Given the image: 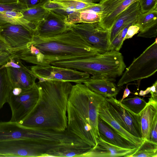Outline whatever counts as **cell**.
<instances>
[{
  "instance_id": "cell-1",
  "label": "cell",
  "mask_w": 157,
  "mask_h": 157,
  "mask_svg": "<svg viewBox=\"0 0 157 157\" xmlns=\"http://www.w3.org/2000/svg\"><path fill=\"white\" fill-rule=\"evenodd\" d=\"M37 102L20 123L36 129L63 131L67 129L68 97L72 86L70 82L39 79Z\"/></svg>"
},
{
  "instance_id": "cell-2",
  "label": "cell",
  "mask_w": 157,
  "mask_h": 157,
  "mask_svg": "<svg viewBox=\"0 0 157 157\" xmlns=\"http://www.w3.org/2000/svg\"><path fill=\"white\" fill-rule=\"evenodd\" d=\"M105 98L83 83L73 85L68 97L67 130L92 147L99 136V107Z\"/></svg>"
},
{
  "instance_id": "cell-3",
  "label": "cell",
  "mask_w": 157,
  "mask_h": 157,
  "mask_svg": "<svg viewBox=\"0 0 157 157\" xmlns=\"http://www.w3.org/2000/svg\"><path fill=\"white\" fill-rule=\"evenodd\" d=\"M32 44L44 55L43 65L55 61L92 56L100 53L71 30L49 38L34 36Z\"/></svg>"
},
{
  "instance_id": "cell-4",
  "label": "cell",
  "mask_w": 157,
  "mask_h": 157,
  "mask_svg": "<svg viewBox=\"0 0 157 157\" xmlns=\"http://www.w3.org/2000/svg\"><path fill=\"white\" fill-rule=\"evenodd\" d=\"M52 66L75 69L113 80L122 75L126 66L122 54L112 50L94 56L55 61Z\"/></svg>"
},
{
  "instance_id": "cell-5",
  "label": "cell",
  "mask_w": 157,
  "mask_h": 157,
  "mask_svg": "<svg viewBox=\"0 0 157 157\" xmlns=\"http://www.w3.org/2000/svg\"><path fill=\"white\" fill-rule=\"evenodd\" d=\"M157 71V40L138 57L135 59L123 73L117 86L124 85L135 81L148 78Z\"/></svg>"
},
{
  "instance_id": "cell-6",
  "label": "cell",
  "mask_w": 157,
  "mask_h": 157,
  "mask_svg": "<svg viewBox=\"0 0 157 157\" xmlns=\"http://www.w3.org/2000/svg\"><path fill=\"white\" fill-rule=\"evenodd\" d=\"M70 30L81 36L100 53L111 50L109 30L102 28L99 22L69 25Z\"/></svg>"
},
{
  "instance_id": "cell-7",
  "label": "cell",
  "mask_w": 157,
  "mask_h": 157,
  "mask_svg": "<svg viewBox=\"0 0 157 157\" xmlns=\"http://www.w3.org/2000/svg\"><path fill=\"white\" fill-rule=\"evenodd\" d=\"M39 79L83 83L90 77L87 73L50 64L28 67Z\"/></svg>"
},
{
  "instance_id": "cell-8",
  "label": "cell",
  "mask_w": 157,
  "mask_h": 157,
  "mask_svg": "<svg viewBox=\"0 0 157 157\" xmlns=\"http://www.w3.org/2000/svg\"><path fill=\"white\" fill-rule=\"evenodd\" d=\"M39 97L36 83L30 89L17 94L11 93L7 102L11 111L10 121L20 123L28 116L36 104Z\"/></svg>"
},
{
  "instance_id": "cell-9",
  "label": "cell",
  "mask_w": 157,
  "mask_h": 157,
  "mask_svg": "<svg viewBox=\"0 0 157 157\" xmlns=\"http://www.w3.org/2000/svg\"><path fill=\"white\" fill-rule=\"evenodd\" d=\"M105 101L109 112L116 121L131 134L142 138L139 114L131 111L116 98H106Z\"/></svg>"
},
{
  "instance_id": "cell-10",
  "label": "cell",
  "mask_w": 157,
  "mask_h": 157,
  "mask_svg": "<svg viewBox=\"0 0 157 157\" xmlns=\"http://www.w3.org/2000/svg\"><path fill=\"white\" fill-rule=\"evenodd\" d=\"M33 31L21 25L6 24L0 26V36L12 52L28 47L32 44Z\"/></svg>"
},
{
  "instance_id": "cell-11",
  "label": "cell",
  "mask_w": 157,
  "mask_h": 157,
  "mask_svg": "<svg viewBox=\"0 0 157 157\" xmlns=\"http://www.w3.org/2000/svg\"><path fill=\"white\" fill-rule=\"evenodd\" d=\"M70 30L65 17L52 11L49 12L38 25L34 36L42 38H49Z\"/></svg>"
},
{
  "instance_id": "cell-12",
  "label": "cell",
  "mask_w": 157,
  "mask_h": 157,
  "mask_svg": "<svg viewBox=\"0 0 157 157\" xmlns=\"http://www.w3.org/2000/svg\"><path fill=\"white\" fill-rule=\"evenodd\" d=\"M137 148L132 149L120 147L102 140L98 136L96 145L82 155V157H129Z\"/></svg>"
},
{
  "instance_id": "cell-13",
  "label": "cell",
  "mask_w": 157,
  "mask_h": 157,
  "mask_svg": "<svg viewBox=\"0 0 157 157\" xmlns=\"http://www.w3.org/2000/svg\"><path fill=\"white\" fill-rule=\"evenodd\" d=\"M6 67L13 89L19 88L24 91L30 89L36 84L37 78L28 67Z\"/></svg>"
},
{
  "instance_id": "cell-14",
  "label": "cell",
  "mask_w": 157,
  "mask_h": 157,
  "mask_svg": "<svg viewBox=\"0 0 157 157\" xmlns=\"http://www.w3.org/2000/svg\"><path fill=\"white\" fill-rule=\"evenodd\" d=\"M98 129L99 136L106 142L124 148L132 149L137 148L99 117Z\"/></svg>"
},
{
  "instance_id": "cell-15",
  "label": "cell",
  "mask_w": 157,
  "mask_h": 157,
  "mask_svg": "<svg viewBox=\"0 0 157 157\" xmlns=\"http://www.w3.org/2000/svg\"><path fill=\"white\" fill-rule=\"evenodd\" d=\"M141 12L138 1L131 4L122 12L109 30L110 42L121 30L131 23L135 22Z\"/></svg>"
},
{
  "instance_id": "cell-16",
  "label": "cell",
  "mask_w": 157,
  "mask_h": 157,
  "mask_svg": "<svg viewBox=\"0 0 157 157\" xmlns=\"http://www.w3.org/2000/svg\"><path fill=\"white\" fill-rule=\"evenodd\" d=\"M113 80L101 76H92L83 83L91 90L107 98H116L119 90Z\"/></svg>"
},
{
  "instance_id": "cell-17",
  "label": "cell",
  "mask_w": 157,
  "mask_h": 157,
  "mask_svg": "<svg viewBox=\"0 0 157 157\" xmlns=\"http://www.w3.org/2000/svg\"><path fill=\"white\" fill-rule=\"evenodd\" d=\"M157 4L145 13L138 15L135 24L139 27L137 36L146 38L155 37L157 35Z\"/></svg>"
},
{
  "instance_id": "cell-18",
  "label": "cell",
  "mask_w": 157,
  "mask_h": 157,
  "mask_svg": "<svg viewBox=\"0 0 157 157\" xmlns=\"http://www.w3.org/2000/svg\"><path fill=\"white\" fill-rule=\"evenodd\" d=\"M142 139L147 140L151 128L156 117H157V101L151 98L145 107L140 113Z\"/></svg>"
},
{
  "instance_id": "cell-19",
  "label": "cell",
  "mask_w": 157,
  "mask_h": 157,
  "mask_svg": "<svg viewBox=\"0 0 157 157\" xmlns=\"http://www.w3.org/2000/svg\"><path fill=\"white\" fill-rule=\"evenodd\" d=\"M99 117L137 147L142 144L143 140L142 138L137 137L129 133L124 129L114 119L108 110L105 99L101 103L100 106Z\"/></svg>"
},
{
  "instance_id": "cell-20",
  "label": "cell",
  "mask_w": 157,
  "mask_h": 157,
  "mask_svg": "<svg viewBox=\"0 0 157 157\" xmlns=\"http://www.w3.org/2000/svg\"><path fill=\"white\" fill-rule=\"evenodd\" d=\"M11 54L12 58H17L35 65L44 64V55L32 44L23 49L12 52Z\"/></svg>"
},
{
  "instance_id": "cell-21",
  "label": "cell",
  "mask_w": 157,
  "mask_h": 157,
  "mask_svg": "<svg viewBox=\"0 0 157 157\" xmlns=\"http://www.w3.org/2000/svg\"><path fill=\"white\" fill-rule=\"evenodd\" d=\"M8 23L21 25L34 33L36 30L35 28L31 24L23 18L21 12H0V26Z\"/></svg>"
},
{
  "instance_id": "cell-22",
  "label": "cell",
  "mask_w": 157,
  "mask_h": 157,
  "mask_svg": "<svg viewBox=\"0 0 157 157\" xmlns=\"http://www.w3.org/2000/svg\"><path fill=\"white\" fill-rule=\"evenodd\" d=\"M49 11L42 6H40L27 8L20 12L22 13L23 18L31 24L36 30L40 22L44 18Z\"/></svg>"
},
{
  "instance_id": "cell-23",
  "label": "cell",
  "mask_w": 157,
  "mask_h": 157,
  "mask_svg": "<svg viewBox=\"0 0 157 157\" xmlns=\"http://www.w3.org/2000/svg\"><path fill=\"white\" fill-rule=\"evenodd\" d=\"M0 67V109L5 103L7 102L9 97L13 89L6 67L1 68Z\"/></svg>"
},
{
  "instance_id": "cell-24",
  "label": "cell",
  "mask_w": 157,
  "mask_h": 157,
  "mask_svg": "<svg viewBox=\"0 0 157 157\" xmlns=\"http://www.w3.org/2000/svg\"><path fill=\"white\" fill-rule=\"evenodd\" d=\"M138 0H124L108 16L99 22L103 29L110 30L119 15L127 7Z\"/></svg>"
},
{
  "instance_id": "cell-25",
  "label": "cell",
  "mask_w": 157,
  "mask_h": 157,
  "mask_svg": "<svg viewBox=\"0 0 157 157\" xmlns=\"http://www.w3.org/2000/svg\"><path fill=\"white\" fill-rule=\"evenodd\" d=\"M157 143L147 139L144 140L141 144L129 157H157Z\"/></svg>"
},
{
  "instance_id": "cell-26",
  "label": "cell",
  "mask_w": 157,
  "mask_h": 157,
  "mask_svg": "<svg viewBox=\"0 0 157 157\" xmlns=\"http://www.w3.org/2000/svg\"><path fill=\"white\" fill-rule=\"evenodd\" d=\"M120 102L123 106L137 114H139L147 104L143 98H142L137 96L126 98Z\"/></svg>"
},
{
  "instance_id": "cell-27",
  "label": "cell",
  "mask_w": 157,
  "mask_h": 157,
  "mask_svg": "<svg viewBox=\"0 0 157 157\" xmlns=\"http://www.w3.org/2000/svg\"><path fill=\"white\" fill-rule=\"evenodd\" d=\"M58 2L67 8L75 11H80L95 3H89L78 0H53Z\"/></svg>"
},
{
  "instance_id": "cell-28",
  "label": "cell",
  "mask_w": 157,
  "mask_h": 157,
  "mask_svg": "<svg viewBox=\"0 0 157 157\" xmlns=\"http://www.w3.org/2000/svg\"><path fill=\"white\" fill-rule=\"evenodd\" d=\"M80 23H91L99 22L102 18V14L90 10L79 11Z\"/></svg>"
},
{
  "instance_id": "cell-29",
  "label": "cell",
  "mask_w": 157,
  "mask_h": 157,
  "mask_svg": "<svg viewBox=\"0 0 157 157\" xmlns=\"http://www.w3.org/2000/svg\"><path fill=\"white\" fill-rule=\"evenodd\" d=\"M135 22L131 23L121 30L115 37L110 43L111 50L119 51L121 48L124 41V39L126 35L128 29L131 25L135 23Z\"/></svg>"
},
{
  "instance_id": "cell-30",
  "label": "cell",
  "mask_w": 157,
  "mask_h": 157,
  "mask_svg": "<svg viewBox=\"0 0 157 157\" xmlns=\"http://www.w3.org/2000/svg\"><path fill=\"white\" fill-rule=\"evenodd\" d=\"M124 0H100L99 3L103 8L102 18L109 15Z\"/></svg>"
},
{
  "instance_id": "cell-31",
  "label": "cell",
  "mask_w": 157,
  "mask_h": 157,
  "mask_svg": "<svg viewBox=\"0 0 157 157\" xmlns=\"http://www.w3.org/2000/svg\"><path fill=\"white\" fill-rule=\"evenodd\" d=\"M27 7L21 2L13 3H0V12L16 11L20 12Z\"/></svg>"
},
{
  "instance_id": "cell-32",
  "label": "cell",
  "mask_w": 157,
  "mask_h": 157,
  "mask_svg": "<svg viewBox=\"0 0 157 157\" xmlns=\"http://www.w3.org/2000/svg\"><path fill=\"white\" fill-rule=\"evenodd\" d=\"M141 13H145L151 10L157 4V0H138Z\"/></svg>"
},
{
  "instance_id": "cell-33",
  "label": "cell",
  "mask_w": 157,
  "mask_h": 157,
  "mask_svg": "<svg viewBox=\"0 0 157 157\" xmlns=\"http://www.w3.org/2000/svg\"><path fill=\"white\" fill-rule=\"evenodd\" d=\"M48 11L59 9H66L67 7L62 4L53 0H50L41 6Z\"/></svg>"
},
{
  "instance_id": "cell-34",
  "label": "cell",
  "mask_w": 157,
  "mask_h": 157,
  "mask_svg": "<svg viewBox=\"0 0 157 157\" xmlns=\"http://www.w3.org/2000/svg\"><path fill=\"white\" fill-rule=\"evenodd\" d=\"M50 0H22L21 2L26 6L27 8L41 6Z\"/></svg>"
},
{
  "instance_id": "cell-35",
  "label": "cell",
  "mask_w": 157,
  "mask_h": 157,
  "mask_svg": "<svg viewBox=\"0 0 157 157\" xmlns=\"http://www.w3.org/2000/svg\"><path fill=\"white\" fill-rule=\"evenodd\" d=\"M147 140L157 143V117L155 119L151 127Z\"/></svg>"
},
{
  "instance_id": "cell-36",
  "label": "cell",
  "mask_w": 157,
  "mask_h": 157,
  "mask_svg": "<svg viewBox=\"0 0 157 157\" xmlns=\"http://www.w3.org/2000/svg\"><path fill=\"white\" fill-rule=\"evenodd\" d=\"M157 81L156 80L151 86L147 88L145 90H140L139 95L144 96L150 93L151 94V96L156 97L157 96Z\"/></svg>"
},
{
  "instance_id": "cell-37",
  "label": "cell",
  "mask_w": 157,
  "mask_h": 157,
  "mask_svg": "<svg viewBox=\"0 0 157 157\" xmlns=\"http://www.w3.org/2000/svg\"><path fill=\"white\" fill-rule=\"evenodd\" d=\"M139 26L135 24L130 25L128 29L124 40L132 38L135 34H137L139 32Z\"/></svg>"
},
{
  "instance_id": "cell-38",
  "label": "cell",
  "mask_w": 157,
  "mask_h": 157,
  "mask_svg": "<svg viewBox=\"0 0 157 157\" xmlns=\"http://www.w3.org/2000/svg\"><path fill=\"white\" fill-rule=\"evenodd\" d=\"M90 10L97 13L102 14L103 12V8L102 5L99 3H95L94 5L89 6L82 10Z\"/></svg>"
},
{
  "instance_id": "cell-39",
  "label": "cell",
  "mask_w": 157,
  "mask_h": 157,
  "mask_svg": "<svg viewBox=\"0 0 157 157\" xmlns=\"http://www.w3.org/2000/svg\"><path fill=\"white\" fill-rule=\"evenodd\" d=\"M11 56L10 53L0 52V67L10 61Z\"/></svg>"
},
{
  "instance_id": "cell-40",
  "label": "cell",
  "mask_w": 157,
  "mask_h": 157,
  "mask_svg": "<svg viewBox=\"0 0 157 157\" xmlns=\"http://www.w3.org/2000/svg\"><path fill=\"white\" fill-rule=\"evenodd\" d=\"M0 52H7L11 53L10 49L8 45L0 36Z\"/></svg>"
},
{
  "instance_id": "cell-41",
  "label": "cell",
  "mask_w": 157,
  "mask_h": 157,
  "mask_svg": "<svg viewBox=\"0 0 157 157\" xmlns=\"http://www.w3.org/2000/svg\"><path fill=\"white\" fill-rule=\"evenodd\" d=\"M131 93H132L128 88L127 85L124 90L122 98L120 101L121 102L123 100L126 98Z\"/></svg>"
},
{
  "instance_id": "cell-42",
  "label": "cell",
  "mask_w": 157,
  "mask_h": 157,
  "mask_svg": "<svg viewBox=\"0 0 157 157\" xmlns=\"http://www.w3.org/2000/svg\"><path fill=\"white\" fill-rule=\"evenodd\" d=\"M19 2L17 0H0V3H13Z\"/></svg>"
},
{
  "instance_id": "cell-43",
  "label": "cell",
  "mask_w": 157,
  "mask_h": 157,
  "mask_svg": "<svg viewBox=\"0 0 157 157\" xmlns=\"http://www.w3.org/2000/svg\"><path fill=\"white\" fill-rule=\"evenodd\" d=\"M80 1L89 2V3H95L96 2H99L100 0H78Z\"/></svg>"
},
{
  "instance_id": "cell-44",
  "label": "cell",
  "mask_w": 157,
  "mask_h": 157,
  "mask_svg": "<svg viewBox=\"0 0 157 157\" xmlns=\"http://www.w3.org/2000/svg\"><path fill=\"white\" fill-rule=\"evenodd\" d=\"M18 2H21L22 0H17Z\"/></svg>"
}]
</instances>
